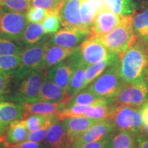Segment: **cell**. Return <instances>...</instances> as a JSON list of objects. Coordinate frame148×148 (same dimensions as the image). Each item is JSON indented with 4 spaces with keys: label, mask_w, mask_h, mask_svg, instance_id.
Returning a JSON list of instances; mask_svg holds the SVG:
<instances>
[{
    "label": "cell",
    "mask_w": 148,
    "mask_h": 148,
    "mask_svg": "<svg viewBox=\"0 0 148 148\" xmlns=\"http://www.w3.org/2000/svg\"><path fill=\"white\" fill-rule=\"evenodd\" d=\"M145 44L136 38L132 45L117 55L120 74L125 83H134L145 79L148 68Z\"/></svg>",
    "instance_id": "obj_1"
},
{
    "label": "cell",
    "mask_w": 148,
    "mask_h": 148,
    "mask_svg": "<svg viewBox=\"0 0 148 148\" xmlns=\"http://www.w3.org/2000/svg\"><path fill=\"white\" fill-rule=\"evenodd\" d=\"M97 36L109 52L115 55L122 53L136 40L133 29L132 16L121 17V22L115 28L106 34Z\"/></svg>",
    "instance_id": "obj_2"
},
{
    "label": "cell",
    "mask_w": 148,
    "mask_h": 148,
    "mask_svg": "<svg viewBox=\"0 0 148 148\" xmlns=\"http://www.w3.org/2000/svg\"><path fill=\"white\" fill-rule=\"evenodd\" d=\"M123 84L117 56L116 60L86 88L96 95L111 99Z\"/></svg>",
    "instance_id": "obj_3"
},
{
    "label": "cell",
    "mask_w": 148,
    "mask_h": 148,
    "mask_svg": "<svg viewBox=\"0 0 148 148\" xmlns=\"http://www.w3.org/2000/svg\"><path fill=\"white\" fill-rule=\"evenodd\" d=\"M108 119L117 130H130L137 133L143 127L139 108L112 103L109 105Z\"/></svg>",
    "instance_id": "obj_4"
},
{
    "label": "cell",
    "mask_w": 148,
    "mask_h": 148,
    "mask_svg": "<svg viewBox=\"0 0 148 148\" xmlns=\"http://www.w3.org/2000/svg\"><path fill=\"white\" fill-rule=\"evenodd\" d=\"M49 44V40H44L24 49L20 55L21 63L19 66L16 70L12 71L13 78L21 81L32 71L42 69V61Z\"/></svg>",
    "instance_id": "obj_5"
},
{
    "label": "cell",
    "mask_w": 148,
    "mask_h": 148,
    "mask_svg": "<svg viewBox=\"0 0 148 148\" xmlns=\"http://www.w3.org/2000/svg\"><path fill=\"white\" fill-rule=\"evenodd\" d=\"M47 77L44 69L33 71L21 80V84L10 99L21 103L39 101V92L42 83Z\"/></svg>",
    "instance_id": "obj_6"
},
{
    "label": "cell",
    "mask_w": 148,
    "mask_h": 148,
    "mask_svg": "<svg viewBox=\"0 0 148 148\" xmlns=\"http://www.w3.org/2000/svg\"><path fill=\"white\" fill-rule=\"evenodd\" d=\"M148 101V86L145 79L134 83H125L117 93L110 99V102L140 108Z\"/></svg>",
    "instance_id": "obj_7"
},
{
    "label": "cell",
    "mask_w": 148,
    "mask_h": 148,
    "mask_svg": "<svg viewBox=\"0 0 148 148\" xmlns=\"http://www.w3.org/2000/svg\"><path fill=\"white\" fill-rule=\"evenodd\" d=\"M24 12L3 11L0 17V35L9 39L20 41L27 25Z\"/></svg>",
    "instance_id": "obj_8"
},
{
    "label": "cell",
    "mask_w": 148,
    "mask_h": 148,
    "mask_svg": "<svg viewBox=\"0 0 148 148\" xmlns=\"http://www.w3.org/2000/svg\"><path fill=\"white\" fill-rule=\"evenodd\" d=\"M78 51L82 62L86 66L106 58L112 54L103 45L97 35L93 34L83 40L79 47Z\"/></svg>",
    "instance_id": "obj_9"
},
{
    "label": "cell",
    "mask_w": 148,
    "mask_h": 148,
    "mask_svg": "<svg viewBox=\"0 0 148 148\" xmlns=\"http://www.w3.org/2000/svg\"><path fill=\"white\" fill-rule=\"evenodd\" d=\"M109 114L108 103H95L90 105H73L66 106L58 114L60 120L66 117L84 116L97 120L107 119Z\"/></svg>",
    "instance_id": "obj_10"
},
{
    "label": "cell",
    "mask_w": 148,
    "mask_h": 148,
    "mask_svg": "<svg viewBox=\"0 0 148 148\" xmlns=\"http://www.w3.org/2000/svg\"><path fill=\"white\" fill-rule=\"evenodd\" d=\"M116 129L110 119L100 120L92 125L71 145V148L79 147L83 144L102 139L115 132Z\"/></svg>",
    "instance_id": "obj_11"
},
{
    "label": "cell",
    "mask_w": 148,
    "mask_h": 148,
    "mask_svg": "<svg viewBox=\"0 0 148 148\" xmlns=\"http://www.w3.org/2000/svg\"><path fill=\"white\" fill-rule=\"evenodd\" d=\"M81 1L82 0H64L63 1L58 12L62 27H74L87 31L83 26L80 17Z\"/></svg>",
    "instance_id": "obj_12"
},
{
    "label": "cell",
    "mask_w": 148,
    "mask_h": 148,
    "mask_svg": "<svg viewBox=\"0 0 148 148\" xmlns=\"http://www.w3.org/2000/svg\"><path fill=\"white\" fill-rule=\"evenodd\" d=\"M91 32L74 27H63L56 32L49 42L64 47H75V46L87 38Z\"/></svg>",
    "instance_id": "obj_13"
},
{
    "label": "cell",
    "mask_w": 148,
    "mask_h": 148,
    "mask_svg": "<svg viewBox=\"0 0 148 148\" xmlns=\"http://www.w3.org/2000/svg\"><path fill=\"white\" fill-rule=\"evenodd\" d=\"M44 140L46 148H71L62 120H58L50 125Z\"/></svg>",
    "instance_id": "obj_14"
},
{
    "label": "cell",
    "mask_w": 148,
    "mask_h": 148,
    "mask_svg": "<svg viewBox=\"0 0 148 148\" xmlns=\"http://www.w3.org/2000/svg\"><path fill=\"white\" fill-rule=\"evenodd\" d=\"M121 17L105 7L96 16L91 27V34L103 35L110 32L121 22Z\"/></svg>",
    "instance_id": "obj_15"
},
{
    "label": "cell",
    "mask_w": 148,
    "mask_h": 148,
    "mask_svg": "<svg viewBox=\"0 0 148 148\" xmlns=\"http://www.w3.org/2000/svg\"><path fill=\"white\" fill-rule=\"evenodd\" d=\"M100 120L77 116V117H66L62 119L65 126L67 137L70 144H71L81 136L87 130L97 123Z\"/></svg>",
    "instance_id": "obj_16"
},
{
    "label": "cell",
    "mask_w": 148,
    "mask_h": 148,
    "mask_svg": "<svg viewBox=\"0 0 148 148\" xmlns=\"http://www.w3.org/2000/svg\"><path fill=\"white\" fill-rule=\"evenodd\" d=\"M74 71L75 69L67 61H62L47 69L46 71V75L48 79L66 92Z\"/></svg>",
    "instance_id": "obj_17"
},
{
    "label": "cell",
    "mask_w": 148,
    "mask_h": 148,
    "mask_svg": "<svg viewBox=\"0 0 148 148\" xmlns=\"http://www.w3.org/2000/svg\"><path fill=\"white\" fill-rule=\"evenodd\" d=\"M68 101L60 102H48V101H37L32 103H22L23 106V118L33 114H58L66 108Z\"/></svg>",
    "instance_id": "obj_18"
},
{
    "label": "cell",
    "mask_w": 148,
    "mask_h": 148,
    "mask_svg": "<svg viewBox=\"0 0 148 148\" xmlns=\"http://www.w3.org/2000/svg\"><path fill=\"white\" fill-rule=\"evenodd\" d=\"M78 47H64L49 44L42 61V69H47L62 62L66 58L73 54L78 49Z\"/></svg>",
    "instance_id": "obj_19"
},
{
    "label": "cell",
    "mask_w": 148,
    "mask_h": 148,
    "mask_svg": "<svg viewBox=\"0 0 148 148\" xmlns=\"http://www.w3.org/2000/svg\"><path fill=\"white\" fill-rule=\"evenodd\" d=\"M106 7L103 0H82L80 4V17L86 30L91 32L94 20L100 11Z\"/></svg>",
    "instance_id": "obj_20"
},
{
    "label": "cell",
    "mask_w": 148,
    "mask_h": 148,
    "mask_svg": "<svg viewBox=\"0 0 148 148\" xmlns=\"http://www.w3.org/2000/svg\"><path fill=\"white\" fill-rule=\"evenodd\" d=\"M71 97L66 95V91L55 84L46 77L39 92V101L48 102H60V101H69Z\"/></svg>",
    "instance_id": "obj_21"
},
{
    "label": "cell",
    "mask_w": 148,
    "mask_h": 148,
    "mask_svg": "<svg viewBox=\"0 0 148 148\" xmlns=\"http://www.w3.org/2000/svg\"><path fill=\"white\" fill-rule=\"evenodd\" d=\"M6 134L0 138V143H18L27 140L28 130L23 120L17 119L11 122L8 129H6Z\"/></svg>",
    "instance_id": "obj_22"
},
{
    "label": "cell",
    "mask_w": 148,
    "mask_h": 148,
    "mask_svg": "<svg viewBox=\"0 0 148 148\" xmlns=\"http://www.w3.org/2000/svg\"><path fill=\"white\" fill-rule=\"evenodd\" d=\"M23 106L22 103H13L0 98V121L8 125L11 122L23 119Z\"/></svg>",
    "instance_id": "obj_23"
},
{
    "label": "cell",
    "mask_w": 148,
    "mask_h": 148,
    "mask_svg": "<svg viewBox=\"0 0 148 148\" xmlns=\"http://www.w3.org/2000/svg\"><path fill=\"white\" fill-rule=\"evenodd\" d=\"M116 57H117V55L112 53L106 58L86 66V70H85L83 89L86 88L92 81L95 80L98 76H99L116 60Z\"/></svg>",
    "instance_id": "obj_24"
},
{
    "label": "cell",
    "mask_w": 148,
    "mask_h": 148,
    "mask_svg": "<svg viewBox=\"0 0 148 148\" xmlns=\"http://www.w3.org/2000/svg\"><path fill=\"white\" fill-rule=\"evenodd\" d=\"M46 34L41 23H29L27 25L22 37V43L26 47L46 40Z\"/></svg>",
    "instance_id": "obj_25"
},
{
    "label": "cell",
    "mask_w": 148,
    "mask_h": 148,
    "mask_svg": "<svg viewBox=\"0 0 148 148\" xmlns=\"http://www.w3.org/2000/svg\"><path fill=\"white\" fill-rule=\"evenodd\" d=\"M132 25L138 40L148 42V7L132 16Z\"/></svg>",
    "instance_id": "obj_26"
},
{
    "label": "cell",
    "mask_w": 148,
    "mask_h": 148,
    "mask_svg": "<svg viewBox=\"0 0 148 148\" xmlns=\"http://www.w3.org/2000/svg\"><path fill=\"white\" fill-rule=\"evenodd\" d=\"M108 9L120 17L131 15L136 10L134 0H103Z\"/></svg>",
    "instance_id": "obj_27"
},
{
    "label": "cell",
    "mask_w": 148,
    "mask_h": 148,
    "mask_svg": "<svg viewBox=\"0 0 148 148\" xmlns=\"http://www.w3.org/2000/svg\"><path fill=\"white\" fill-rule=\"evenodd\" d=\"M110 102V99L96 95L86 88H84L75 95L72 96L66 106L73 105H90L101 103H108Z\"/></svg>",
    "instance_id": "obj_28"
},
{
    "label": "cell",
    "mask_w": 148,
    "mask_h": 148,
    "mask_svg": "<svg viewBox=\"0 0 148 148\" xmlns=\"http://www.w3.org/2000/svg\"><path fill=\"white\" fill-rule=\"evenodd\" d=\"M136 133L130 130H118L114 132L110 148H136Z\"/></svg>",
    "instance_id": "obj_29"
},
{
    "label": "cell",
    "mask_w": 148,
    "mask_h": 148,
    "mask_svg": "<svg viewBox=\"0 0 148 148\" xmlns=\"http://www.w3.org/2000/svg\"><path fill=\"white\" fill-rule=\"evenodd\" d=\"M86 68L85 65H81L75 69L66 90L68 96L71 97L83 89Z\"/></svg>",
    "instance_id": "obj_30"
},
{
    "label": "cell",
    "mask_w": 148,
    "mask_h": 148,
    "mask_svg": "<svg viewBox=\"0 0 148 148\" xmlns=\"http://www.w3.org/2000/svg\"><path fill=\"white\" fill-rule=\"evenodd\" d=\"M23 43L0 35V55H21L24 50Z\"/></svg>",
    "instance_id": "obj_31"
},
{
    "label": "cell",
    "mask_w": 148,
    "mask_h": 148,
    "mask_svg": "<svg viewBox=\"0 0 148 148\" xmlns=\"http://www.w3.org/2000/svg\"><path fill=\"white\" fill-rule=\"evenodd\" d=\"M41 24L46 34H55L58 31L61 25L60 18L58 13H48Z\"/></svg>",
    "instance_id": "obj_32"
},
{
    "label": "cell",
    "mask_w": 148,
    "mask_h": 148,
    "mask_svg": "<svg viewBox=\"0 0 148 148\" xmlns=\"http://www.w3.org/2000/svg\"><path fill=\"white\" fill-rule=\"evenodd\" d=\"M1 3L9 10L24 13L32 6V0H1Z\"/></svg>",
    "instance_id": "obj_33"
},
{
    "label": "cell",
    "mask_w": 148,
    "mask_h": 148,
    "mask_svg": "<svg viewBox=\"0 0 148 148\" xmlns=\"http://www.w3.org/2000/svg\"><path fill=\"white\" fill-rule=\"evenodd\" d=\"M21 63L20 55H0V71H13Z\"/></svg>",
    "instance_id": "obj_34"
},
{
    "label": "cell",
    "mask_w": 148,
    "mask_h": 148,
    "mask_svg": "<svg viewBox=\"0 0 148 148\" xmlns=\"http://www.w3.org/2000/svg\"><path fill=\"white\" fill-rule=\"evenodd\" d=\"M63 1L59 0H32V6L44 9L48 13H58Z\"/></svg>",
    "instance_id": "obj_35"
},
{
    "label": "cell",
    "mask_w": 148,
    "mask_h": 148,
    "mask_svg": "<svg viewBox=\"0 0 148 148\" xmlns=\"http://www.w3.org/2000/svg\"><path fill=\"white\" fill-rule=\"evenodd\" d=\"M48 12L42 8L31 6L25 12L27 21L29 23H41Z\"/></svg>",
    "instance_id": "obj_36"
},
{
    "label": "cell",
    "mask_w": 148,
    "mask_h": 148,
    "mask_svg": "<svg viewBox=\"0 0 148 148\" xmlns=\"http://www.w3.org/2000/svg\"><path fill=\"white\" fill-rule=\"evenodd\" d=\"M12 78V71H0V96L8 91Z\"/></svg>",
    "instance_id": "obj_37"
},
{
    "label": "cell",
    "mask_w": 148,
    "mask_h": 148,
    "mask_svg": "<svg viewBox=\"0 0 148 148\" xmlns=\"http://www.w3.org/2000/svg\"><path fill=\"white\" fill-rule=\"evenodd\" d=\"M112 135H113V133L102 139L83 144L79 147L75 148H110Z\"/></svg>",
    "instance_id": "obj_38"
},
{
    "label": "cell",
    "mask_w": 148,
    "mask_h": 148,
    "mask_svg": "<svg viewBox=\"0 0 148 148\" xmlns=\"http://www.w3.org/2000/svg\"><path fill=\"white\" fill-rule=\"evenodd\" d=\"M50 125H46L39 129L29 132L27 135V140L36 142V143H41L42 140H45L47 129L50 127Z\"/></svg>",
    "instance_id": "obj_39"
},
{
    "label": "cell",
    "mask_w": 148,
    "mask_h": 148,
    "mask_svg": "<svg viewBox=\"0 0 148 148\" xmlns=\"http://www.w3.org/2000/svg\"><path fill=\"white\" fill-rule=\"evenodd\" d=\"M5 146V148H46L44 143H36V142L30 141V140H25L18 143H1Z\"/></svg>",
    "instance_id": "obj_40"
},
{
    "label": "cell",
    "mask_w": 148,
    "mask_h": 148,
    "mask_svg": "<svg viewBox=\"0 0 148 148\" xmlns=\"http://www.w3.org/2000/svg\"><path fill=\"white\" fill-rule=\"evenodd\" d=\"M136 148H148V136L142 131L136 133Z\"/></svg>",
    "instance_id": "obj_41"
},
{
    "label": "cell",
    "mask_w": 148,
    "mask_h": 148,
    "mask_svg": "<svg viewBox=\"0 0 148 148\" xmlns=\"http://www.w3.org/2000/svg\"><path fill=\"white\" fill-rule=\"evenodd\" d=\"M140 113L141 115L142 122L144 125L148 124V101H146L139 108Z\"/></svg>",
    "instance_id": "obj_42"
},
{
    "label": "cell",
    "mask_w": 148,
    "mask_h": 148,
    "mask_svg": "<svg viewBox=\"0 0 148 148\" xmlns=\"http://www.w3.org/2000/svg\"><path fill=\"white\" fill-rule=\"evenodd\" d=\"M6 130V128H5V125H4L1 123V121H0V137L2 136L3 135H4L5 131Z\"/></svg>",
    "instance_id": "obj_43"
},
{
    "label": "cell",
    "mask_w": 148,
    "mask_h": 148,
    "mask_svg": "<svg viewBox=\"0 0 148 148\" xmlns=\"http://www.w3.org/2000/svg\"><path fill=\"white\" fill-rule=\"evenodd\" d=\"M141 131L145 133V134L147 135V136H148V124L144 125Z\"/></svg>",
    "instance_id": "obj_44"
},
{
    "label": "cell",
    "mask_w": 148,
    "mask_h": 148,
    "mask_svg": "<svg viewBox=\"0 0 148 148\" xmlns=\"http://www.w3.org/2000/svg\"><path fill=\"white\" fill-rule=\"evenodd\" d=\"M3 6L2 3H1V0H0V17H1V14H2L3 12Z\"/></svg>",
    "instance_id": "obj_45"
},
{
    "label": "cell",
    "mask_w": 148,
    "mask_h": 148,
    "mask_svg": "<svg viewBox=\"0 0 148 148\" xmlns=\"http://www.w3.org/2000/svg\"><path fill=\"white\" fill-rule=\"evenodd\" d=\"M145 82L147 83V86H148V68L145 71Z\"/></svg>",
    "instance_id": "obj_46"
},
{
    "label": "cell",
    "mask_w": 148,
    "mask_h": 148,
    "mask_svg": "<svg viewBox=\"0 0 148 148\" xmlns=\"http://www.w3.org/2000/svg\"><path fill=\"white\" fill-rule=\"evenodd\" d=\"M147 58H148V47L147 48Z\"/></svg>",
    "instance_id": "obj_47"
},
{
    "label": "cell",
    "mask_w": 148,
    "mask_h": 148,
    "mask_svg": "<svg viewBox=\"0 0 148 148\" xmlns=\"http://www.w3.org/2000/svg\"><path fill=\"white\" fill-rule=\"evenodd\" d=\"M59 1H64V0H59Z\"/></svg>",
    "instance_id": "obj_48"
}]
</instances>
